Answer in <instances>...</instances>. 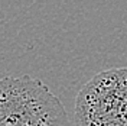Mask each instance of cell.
Returning a JSON list of instances; mask_svg holds the SVG:
<instances>
[{
  "mask_svg": "<svg viewBox=\"0 0 127 126\" xmlns=\"http://www.w3.org/2000/svg\"><path fill=\"white\" fill-rule=\"evenodd\" d=\"M0 126H71L62 102L31 75L0 78Z\"/></svg>",
  "mask_w": 127,
  "mask_h": 126,
  "instance_id": "6da1fadb",
  "label": "cell"
},
{
  "mask_svg": "<svg viewBox=\"0 0 127 126\" xmlns=\"http://www.w3.org/2000/svg\"><path fill=\"white\" fill-rule=\"evenodd\" d=\"M77 126H127V67L95 74L75 100Z\"/></svg>",
  "mask_w": 127,
  "mask_h": 126,
  "instance_id": "7a4b0ae2",
  "label": "cell"
}]
</instances>
